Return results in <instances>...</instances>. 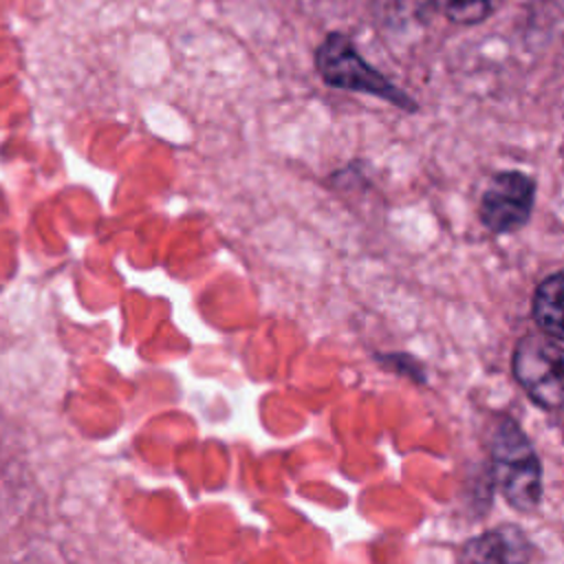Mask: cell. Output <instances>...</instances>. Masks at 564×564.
Segmentation results:
<instances>
[{"mask_svg": "<svg viewBox=\"0 0 564 564\" xmlns=\"http://www.w3.org/2000/svg\"><path fill=\"white\" fill-rule=\"evenodd\" d=\"M432 4L452 22L476 24L491 15L502 0H432Z\"/></svg>", "mask_w": 564, "mask_h": 564, "instance_id": "7", "label": "cell"}, {"mask_svg": "<svg viewBox=\"0 0 564 564\" xmlns=\"http://www.w3.org/2000/svg\"><path fill=\"white\" fill-rule=\"evenodd\" d=\"M513 377L529 399L557 410L562 403V339L549 335H524L513 350Z\"/></svg>", "mask_w": 564, "mask_h": 564, "instance_id": "3", "label": "cell"}, {"mask_svg": "<svg viewBox=\"0 0 564 564\" xmlns=\"http://www.w3.org/2000/svg\"><path fill=\"white\" fill-rule=\"evenodd\" d=\"M531 544L524 531L516 524L489 529L458 551L456 564H529Z\"/></svg>", "mask_w": 564, "mask_h": 564, "instance_id": "5", "label": "cell"}, {"mask_svg": "<svg viewBox=\"0 0 564 564\" xmlns=\"http://www.w3.org/2000/svg\"><path fill=\"white\" fill-rule=\"evenodd\" d=\"M494 480L498 482L505 500L516 511H531L542 498V467L540 458L522 432V427L500 416L491 432Z\"/></svg>", "mask_w": 564, "mask_h": 564, "instance_id": "1", "label": "cell"}, {"mask_svg": "<svg viewBox=\"0 0 564 564\" xmlns=\"http://www.w3.org/2000/svg\"><path fill=\"white\" fill-rule=\"evenodd\" d=\"M535 183L531 176L518 170L498 172L482 198H480V220L494 234H511L527 225L533 209Z\"/></svg>", "mask_w": 564, "mask_h": 564, "instance_id": "4", "label": "cell"}, {"mask_svg": "<svg viewBox=\"0 0 564 564\" xmlns=\"http://www.w3.org/2000/svg\"><path fill=\"white\" fill-rule=\"evenodd\" d=\"M315 68L319 77L335 88L359 90L394 104L401 110H416V101L383 77L377 68L366 64L357 53L352 40L344 33H328L315 51Z\"/></svg>", "mask_w": 564, "mask_h": 564, "instance_id": "2", "label": "cell"}, {"mask_svg": "<svg viewBox=\"0 0 564 564\" xmlns=\"http://www.w3.org/2000/svg\"><path fill=\"white\" fill-rule=\"evenodd\" d=\"M533 317L540 330L549 337L562 339V273L544 278L533 297Z\"/></svg>", "mask_w": 564, "mask_h": 564, "instance_id": "6", "label": "cell"}]
</instances>
